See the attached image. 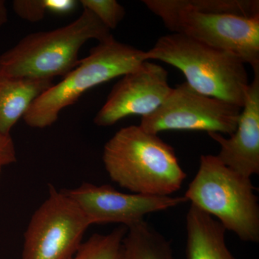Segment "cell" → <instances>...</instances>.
Wrapping results in <instances>:
<instances>
[{
	"instance_id": "obj_1",
	"label": "cell",
	"mask_w": 259,
	"mask_h": 259,
	"mask_svg": "<svg viewBox=\"0 0 259 259\" xmlns=\"http://www.w3.org/2000/svg\"><path fill=\"white\" fill-rule=\"evenodd\" d=\"M102 160L110 179L134 194L170 196L187 177L174 148L139 125L119 130L105 144Z\"/></svg>"
},
{
	"instance_id": "obj_2",
	"label": "cell",
	"mask_w": 259,
	"mask_h": 259,
	"mask_svg": "<svg viewBox=\"0 0 259 259\" xmlns=\"http://www.w3.org/2000/svg\"><path fill=\"white\" fill-rule=\"evenodd\" d=\"M99 42L114 39L90 10L83 9L69 25L32 32L0 55V74L29 79H52L65 76L79 64V53L88 40Z\"/></svg>"
},
{
	"instance_id": "obj_3",
	"label": "cell",
	"mask_w": 259,
	"mask_h": 259,
	"mask_svg": "<svg viewBox=\"0 0 259 259\" xmlns=\"http://www.w3.org/2000/svg\"><path fill=\"white\" fill-rule=\"evenodd\" d=\"M145 58L180 69L198 93L243 107L248 74L245 63L233 53L171 33L158 38L152 49L145 51Z\"/></svg>"
},
{
	"instance_id": "obj_4",
	"label": "cell",
	"mask_w": 259,
	"mask_h": 259,
	"mask_svg": "<svg viewBox=\"0 0 259 259\" xmlns=\"http://www.w3.org/2000/svg\"><path fill=\"white\" fill-rule=\"evenodd\" d=\"M250 178L227 167L217 156L202 155L184 197L217 218L226 231L245 242L259 241V206Z\"/></svg>"
},
{
	"instance_id": "obj_5",
	"label": "cell",
	"mask_w": 259,
	"mask_h": 259,
	"mask_svg": "<svg viewBox=\"0 0 259 259\" xmlns=\"http://www.w3.org/2000/svg\"><path fill=\"white\" fill-rule=\"evenodd\" d=\"M146 60L145 51L117 41L99 42L60 82L35 100L23 116L27 125L45 128L55 123L64 108L97 85L121 77Z\"/></svg>"
},
{
	"instance_id": "obj_6",
	"label": "cell",
	"mask_w": 259,
	"mask_h": 259,
	"mask_svg": "<svg viewBox=\"0 0 259 259\" xmlns=\"http://www.w3.org/2000/svg\"><path fill=\"white\" fill-rule=\"evenodd\" d=\"M172 33L182 34L209 47L233 53L259 71V16L199 11L187 0H145Z\"/></svg>"
},
{
	"instance_id": "obj_7",
	"label": "cell",
	"mask_w": 259,
	"mask_h": 259,
	"mask_svg": "<svg viewBox=\"0 0 259 259\" xmlns=\"http://www.w3.org/2000/svg\"><path fill=\"white\" fill-rule=\"evenodd\" d=\"M91 226L64 190L50 185L24 233L22 259H69Z\"/></svg>"
},
{
	"instance_id": "obj_8",
	"label": "cell",
	"mask_w": 259,
	"mask_h": 259,
	"mask_svg": "<svg viewBox=\"0 0 259 259\" xmlns=\"http://www.w3.org/2000/svg\"><path fill=\"white\" fill-rule=\"evenodd\" d=\"M241 107L206 96L187 82L181 83L153 113L142 117L139 126L149 134L166 131H207L234 134Z\"/></svg>"
},
{
	"instance_id": "obj_9",
	"label": "cell",
	"mask_w": 259,
	"mask_h": 259,
	"mask_svg": "<svg viewBox=\"0 0 259 259\" xmlns=\"http://www.w3.org/2000/svg\"><path fill=\"white\" fill-rule=\"evenodd\" d=\"M64 191L91 226L119 223L129 228L144 221L146 214L166 210L187 202L185 197L125 194L111 186H97L88 182Z\"/></svg>"
},
{
	"instance_id": "obj_10",
	"label": "cell",
	"mask_w": 259,
	"mask_h": 259,
	"mask_svg": "<svg viewBox=\"0 0 259 259\" xmlns=\"http://www.w3.org/2000/svg\"><path fill=\"white\" fill-rule=\"evenodd\" d=\"M121 77L94 118L95 125L107 127L127 116L151 115L173 90L168 85L166 70L149 61Z\"/></svg>"
},
{
	"instance_id": "obj_11",
	"label": "cell",
	"mask_w": 259,
	"mask_h": 259,
	"mask_svg": "<svg viewBox=\"0 0 259 259\" xmlns=\"http://www.w3.org/2000/svg\"><path fill=\"white\" fill-rule=\"evenodd\" d=\"M253 73L234 134L226 139L218 133H208L221 146L217 156L220 161L248 178L259 173V71Z\"/></svg>"
},
{
	"instance_id": "obj_12",
	"label": "cell",
	"mask_w": 259,
	"mask_h": 259,
	"mask_svg": "<svg viewBox=\"0 0 259 259\" xmlns=\"http://www.w3.org/2000/svg\"><path fill=\"white\" fill-rule=\"evenodd\" d=\"M187 259H235L226 244V228L191 204L187 217Z\"/></svg>"
},
{
	"instance_id": "obj_13",
	"label": "cell",
	"mask_w": 259,
	"mask_h": 259,
	"mask_svg": "<svg viewBox=\"0 0 259 259\" xmlns=\"http://www.w3.org/2000/svg\"><path fill=\"white\" fill-rule=\"evenodd\" d=\"M52 79H29L0 74V132L10 136L32 102L53 86Z\"/></svg>"
},
{
	"instance_id": "obj_14",
	"label": "cell",
	"mask_w": 259,
	"mask_h": 259,
	"mask_svg": "<svg viewBox=\"0 0 259 259\" xmlns=\"http://www.w3.org/2000/svg\"><path fill=\"white\" fill-rule=\"evenodd\" d=\"M120 259H174L170 242L146 221L127 228Z\"/></svg>"
},
{
	"instance_id": "obj_15",
	"label": "cell",
	"mask_w": 259,
	"mask_h": 259,
	"mask_svg": "<svg viewBox=\"0 0 259 259\" xmlns=\"http://www.w3.org/2000/svg\"><path fill=\"white\" fill-rule=\"evenodd\" d=\"M127 231V227L120 226L107 234L95 233L81 243L69 259H120Z\"/></svg>"
},
{
	"instance_id": "obj_16",
	"label": "cell",
	"mask_w": 259,
	"mask_h": 259,
	"mask_svg": "<svg viewBox=\"0 0 259 259\" xmlns=\"http://www.w3.org/2000/svg\"><path fill=\"white\" fill-rule=\"evenodd\" d=\"M80 3L110 30L117 28L125 18V8L115 0H81Z\"/></svg>"
},
{
	"instance_id": "obj_17",
	"label": "cell",
	"mask_w": 259,
	"mask_h": 259,
	"mask_svg": "<svg viewBox=\"0 0 259 259\" xmlns=\"http://www.w3.org/2000/svg\"><path fill=\"white\" fill-rule=\"evenodd\" d=\"M13 8L20 18L31 23L40 21L47 13L46 0H15Z\"/></svg>"
},
{
	"instance_id": "obj_18",
	"label": "cell",
	"mask_w": 259,
	"mask_h": 259,
	"mask_svg": "<svg viewBox=\"0 0 259 259\" xmlns=\"http://www.w3.org/2000/svg\"><path fill=\"white\" fill-rule=\"evenodd\" d=\"M16 161V151L11 136L0 132V166H8Z\"/></svg>"
},
{
	"instance_id": "obj_19",
	"label": "cell",
	"mask_w": 259,
	"mask_h": 259,
	"mask_svg": "<svg viewBox=\"0 0 259 259\" xmlns=\"http://www.w3.org/2000/svg\"><path fill=\"white\" fill-rule=\"evenodd\" d=\"M47 13L54 15H68L72 13L78 5L75 0H46Z\"/></svg>"
},
{
	"instance_id": "obj_20",
	"label": "cell",
	"mask_w": 259,
	"mask_h": 259,
	"mask_svg": "<svg viewBox=\"0 0 259 259\" xmlns=\"http://www.w3.org/2000/svg\"><path fill=\"white\" fill-rule=\"evenodd\" d=\"M8 20V12L5 1L0 0V27L3 26Z\"/></svg>"
},
{
	"instance_id": "obj_21",
	"label": "cell",
	"mask_w": 259,
	"mask_h": 259,
	"mask_svg": "<svg viewBox=\"0 0 259 259\" xmlns=\"http://www.w3.org/2000/svg\"><path fill=\"white\" fill-rule=\"evenodd\" d=\"M2 170H3V167L0 166V180H1Z\"/></svg>"
}]
</instances>
